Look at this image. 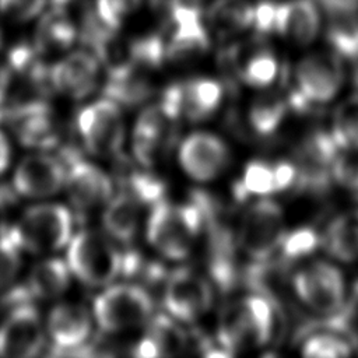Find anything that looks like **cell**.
I'll return each instance as SVG.
<instances>
[{"mask_svg": "<svg viewBox=\"0 0 358 358\" xmlns=\"http://www.w3.org/2000/svg\"><path fill=\"white\" fill-rule=\"evenodd\" d=\"M322 25V11L315 0L277 1L273 34L284 41L296 46H308L316 41Z\"/></svg>", "mask_w": 358, "mask_h": 358, "instance_id": "20", "label": "cell"}, {"mask_svg": "<svg viewBox=\"0 0 358 358\" xmlns=\"http://www.w3.org/2000/svg\"><path fill=\"white\" fill-rule=\"evenodd\" d=\"M101 66L91 50H74L49 67L50 87L70 99H85L98 87Z\"/></svg>", "mask_w": 358, "mask_h": 358, "instance_id": "15", "label": "cell"}, {"mask_svg": "<svg viewBox=\"0 0 358 358\" xmlns=\"http://www.w3.org/2000/svg\"><path fill=\"white\" fill-rule=\"evenodd\" d=\"M162 302L173 319L193 323L211 309L214 291L204 275L192 268H178L165 281Z\"/></svg>", "mask_w": 358, "mask_h": 358, "instance_id": "11", "label": "cell"}, {"mask_svg": "<svg viewBox=\"0 0 358 358\" xmlns=\"http://www.w3.org/2000/svg\"><path fill=\"white\" fill-rule=\"evenodd\" d=\"M324 21V36L343 59H358V0H315Z\"/></svg>", "mask_w": 358, "mask_h": 358, "instance_id": "19", "label": "cell"}, {"mask_svg": "<svg viewBox=\"0 0 358 358\" xmlns=\"http://www.w3.org/2000/svg\"><path fill=\"white\" fill-rule=\"evenodd\" d=\"M288 103L277 92L266 91L257 95L249 105L248 123L257 136H271L282 124Z\"/></svg>", "mask_w": 358, "mask_h": 358, "instance_id": "30", "label": "cell"}, {"mask_svg": "<svg viewBox=\"0 0 358 358\" xmlns=\"http://www.w3.org/2000/svg\"><path fill=\"white\" fill-rule=\"evenodd\" d=\"M143 1L144 0H95L94 10L108 28L119 31L140 11Z\"/></svg>", "mask_w": 358, "mask_h": 358, "instance_id": "35", "label": "cell"}, {"mask_svg": "<svg viewBox=\"0 0 358 358\" xmlns=\"http://www.w3.org/2000/svg\"><path fill=\"white\" fill-rule=\"evenodd\" d=\"M49 0H0V14L15 22H28L39 17Z\"/></svg>", "mask_w": 358, "mask_h": 358, "instance_id": "38", "label": "cell"}, {"mask_svg": "<svg viewBox=\"0 0 358 358\" xmlns=\"http://www.w3.org/2000/svg\"><path fill=\"white\" fill-rule=\"evenodd\" d=\"M46 336L42 317L32 302L15 306L7 312L0 324V355L35 357L43 350Z\"/></svg>", "mask_w": 358, "mask_h": 358, "instance_id": "13", "label": "cell"}, {"mask_svg": "<svg viewBox=\"0 0 358 358\" xmlns=\"http://www.w3.org/2000/svg\"><path fill=\"white\" fill-rule=\"evenodd\" d=\"M231 159L228 144L218 134L197 130L189 133L178 147V162L187 178L207 183L224 173Z\"/></svg>", "mask_w": 358, "mask_h": 358, "instance_id": "12", "label": "cell"}, {"mask_svg": "<svg viewBox=\"0 0 358 358\" xmlns=\"http://www.w3.org/2000/svg\"><path fill=\"white\" fill-rule=\"evenodd\" d=\"M208 31L227 39L253 28L255 4L250 0H213L204 10Z\"/></svg>", "mask_w": 358, "mask_h": 358, "instance_id": "26", "label": "cell"}, {"mask_svg": "<svg viewBox=\"0 0 358 358\" xmlns=\"http://www.w3.org/2000/svg\"><path fill=\"white\" fill-rule=\"evenodd\" d=\"M84 148L94 157H116L126 140V120L122 106L105 96L83 106L76 120Z\"/></svg>", "mask_w": 358, "mask_h": 358, "instance_id": "8", "label": "cell"}, {"mask_svg": "<svg viewBox=\"0 0 358 358\" xmlns=\"http://www.w3.org/2000/svg\"><path fill=\"white\" fill-rule=\"evenodd\" d=\"M147 331L134 345L137 357H171L182 354L187 345V336L183 323L171 315H157L147 323Z\"/></svg>", "mask_w": 358, "mask_h": 358, "instance_id": "22", "label": "cell"}, {"mask_svg": "<svg viewBox=\"0 0 358 358\" xmlns=\"http://www.w3.org/2000/svg\"><path fill=\"white\" fill-rule=\"evenodd\" d=\"M354 294H355V296L358 298V280L355 281V285H354Z\"/></svg>", "mask_w": 358, "mask_h": 358, "instance_id": "43", "label": "cell"}, {"mask_svg": "<svg viewBox=\"0 0 358 358\" xmlns=\"http://www.w3.org/2000/svg\"><path fill=\"white\" fill-rule=\"evenodd\" d=\"M354 350V343L338 331H319L308 336L302 345L301 354L308 358H343Z\"/></svg>", "mask_w": 358, "mask_h": 358, "instance_id": "33", "label": "cell"}, {"mask_svg": "<svg viewBox=\"0 0 358 358\" xmlns=\"http://www.w3.org/2000/svg\"><path fill=\"white\" fill-rule=\"evenodd\" d=\"M21 246L14 235L13 227H4L0 231V291L11 287L21 266Z\"/></svg>", "mask_w": 358, "mask_h": 358, "instance_id": "34", "label": "cell"}, {"mask_svg": "<svg viewBox=\"0 0 358 358\" xmlns=\"http://www.w3.org/2000/svg\"><path fill=\"white\" fill-rule=\"evenodd\" d=\"M222 56L232 64L238 78L250 88L267 90L280 76L278 57L259 38L246 43L231 45Z\"/></svg>", "mask_w": 358, "mask_h": 358, "instance_id": "16", "label": "cell"}, {"mask_svg": "<svg viewBox=\"0 0 358 358\" xmlns=\"http://www.w3.org/2000/svg\"><path fill=\"white\" fill-rule=\"evenodd\" d=\"M172 122L159 105H152L141 110L131 133V147L138 164L151 166L158 161L166 145L169 124Z\"/></svg>", "mask_w": 358, "mask_h": 358, "instance_id": "21", "label": "cell"}, {"mask_svg": "<svg viewBox=\"0 0 358 358\" xmlns=\"http://www.w3.org/2000/svg\"><path fill=\"white\" fill-rule=\"evenodd\" d=\"M10 119L15 136L25 145H48L56 137L53 113L42 101L21 103L10 112Z\"/></svg>", "mask_w": 358, "mask_h": 358, "instance_id": "23", "label": "cell"}, {"mask_svg": "<svg viewBox=\"0 0 358 358\" xmlns=\"http://www.w3.org/2000/svg\"><path fill=\"white\" fill-rule=\"evenodd\" d=\"M292 289L309 310L336 316L344 309L347 285L341 270L327 260H310L292 275Z\"/></svg>", "mask_w": 358, "mask_h": 358, "instance_id": "7", "label": "cell"}, {"mask_svg": "<svg viewBox=\"0 0 358 358\" xmlns=\"http://www.w3.org/2000/svg\"><path fill=\"white\" fill-rule=\"evenodd\" d=\"M203 217L194 204L158 200L145 218V238L150 246L169 260L186 259L200 234Z\"/></svg>", "mask_w": 358, "mask_h": 358, "instance_id": "1", "label": "cell"}, {"mask_svg": "<svg viewBox=\"0 0 358 358\" xmlns=\"http://www.w3.org/2000/svg\"><path fill=\"white\" fill-rule=\"evenodd\" d=\"M330 175L340 187L358 194V151L338 150L331 161Z\"/></svg>", "mask_w": 358, "mask_h": 358, "instance_id": "36", "label": "cell"}, {"mask_svg": "<svg viewBox=\"0 0 358 358\" xmlns=\"http://www.w3.org/2000/svg\"><path fill=\"white\" fill-rule=\"evenodd\" d=\"M154 302L137 284H109L95 296L92 315L98 327L109 334L138 329L152 317Z\"/></svg>", "mask_w": 358, "mask_h": 358, "instance_id": "5", "label": "cell"}, {"mask_svg": "<svg viewBox=\"0 0 358 358\" xmlns=\"http://www.w3.org/2000/svg\"><path fill=\"white\" fill-rule=\"evenodd\" d=\"M64 190L74 208L91 211L109 201L113 196V182L98 165L76 158L67 168Z\"/></svg>", "mask_w": 358, "mask_h": 358, "instance_id": "17", "label": "cell"}, {"mask_svg": "<svg viewBox=\"0 0 358 358\" xmlns=\"http://www.w3.org/2000/svg\"><path fill=\"white\" fill-rule=\"evenodd\" d=\"M182 1L183 0H148V6L157 15H159L165 21L172 10Z\"/></svg>", "mask_w": 358, "mask_h": 358, "instance_id": "40", "label": "cell"}, {"mask_svg": "<svg viewBox=\"0 0 358 358\" xmlns=\"http://www.w3.org/2000/svg\"><path fill=\"white\" fill-rule=\"evenodd\" d=\"M92 312L78 302H59L46 317V334L59 351L71 352L85 347L94 326Z\"/></svg>", "mask_w": 358, "mask_h": 358, "instance_id": "18", "label": "cell"}, {"mask_svg": "<svg viewBox=\"0 0 358 358\" xmlns=\"http://www.w3.org/2000/svg\"><path fill=\"white\" fill-rule=\"evenodd\" d=\"M11 144L8 137L0 130V175L4 173L11 162Z\"/></svg>", "mask_w": 358, "mask_h": 358, "instance_id": "41", "label": "cell"}, {"mask_svg": "<svg viewBox=\"0 0 358 358\" xmlns=\"http://www.w3.org/2000/svg\"><path fill=\"white\" fill-rule=\"evenodd\" d=\"M71 271L66 260L46 257L32 266L27 277V288L32 298L49 301L62 296L70 287Z\"/></svg>", "mask_w": 358, "mask_h": 358, "instance_id": "28", "label": "cell"}, {"mask_svg": "<svg viewBox=\"0 0 358 358\" xmlns=\"http://www.w3.org/2000/svg\"><path fill=\"white\" fill-rule=\"evenodd\" d=\"M273 305L262 295H246L228 306L221 317L218 340L228 355L266 345L274 333Z\"/></svg>", "mask_w": 358, "mask_h": 358, "instance_id": "2", "label": "cell"}, {"mask_svg": "<svg viewBox=\"0 0 358 358\" xmlns=\"http://www.w3.org/2000/svg\"><path fill=\"white\" fill-rule=\"evenodd\" d=\"M284 235L285 217L281 206L270 197H259L241 215L236 241L249 259L262 263L278 252Z\"/></svg>", "mask_w": 358, "mask_h": 358, "instance_id": "6", "label": "cell"}, {"mask_svg": "<svg viewBox=\"0 0 358 358\" xmlns=\"http://www.w3.org/2000/svg\"><path fill=\"white\" fill-rule=\"evenodd\" d=\"M352 64H354V67H352V78H354L355 87L358 88V59H355L352 62Z\"/></svg>", "mask_w": 358, "mask_h": 358, "instance_id": "42", "label": "cell"}, {"mask_svg": "<svg viewBox=\"0 0 358 358\" xmlns=\"http://www.w3.org/2000/svg\"><path fill=\"white\" fill-rule=\"evenodd\" d=\"M236 190L241 199L270 197L271 194L277 193L274 164L262 159H253L248 162Z\"/></svg>", "mask_w": 358, "mask_h": 358, "instance_id": "32", "label": "cell"}, {"mask_svg": "<svg viewBox=\"0 0 358 358\" xmlns=\"http://www.w3.org/2000/svg\"><path fill=\"white\" fill-rule=\"evenodd\" d=\"M224 99L221 83L211 77H193L169 85L161 98V109L172 119L201 122L214 115Z\"/></svg>", "mask_w": 358, "mask_h": 358, "instance_id": "10", "label": "cell"}, {"mask_svg": "<svg viewBox=\"0 0 358 358\" xmlns=\"http://www.w3.org/2000/svg\"><path fill=\"white\" fill-rule=\"evenodd\" d=\"M143 203L130 192L113 194L103 206L102 227L115 242L130 243L140 228Z\"/></svg>", "mask_w": 358, "mask_h": 358, "instance_id": "24", "label": "cell"}, {"mask_svg": "<svg viewBox=\"0 0 358 358\" xmlns=\"http://www.w3.org/2000/svg\"><path fill=\"white\" fill-rule=\"evenodd\" d=\"M67 166L57 157L35 152L24 157L15 166L13 187L18 196L45 200L64 189Z\"/></svg>", "mask_w": 358, "mask_h": 358, "instance_id": "14", "label": "cell"}, {"mask_svg": "<svg viewBox=\"0 0 358 358\" xmlns=\"http://www.w3.org/2000/svg\"><path fill=\"white\" fill-rule=\"evenodd\" d=\"M329 133L340 150L358 151V92L336 106Z\"/></svg>", "mask_w": 358, "mask_h": 358, "instance_id": "31", "label": "cell"}, {"mask_svg": "<svg viewBox=\"0 0 358 358\" xmlns=\"http://www.w3.org/2000/svg\"><path fill=\"white\" fill-rule=\"evenodd\" d=\"M77 38L78 25L67 11V6L50 4V8L41 14L34 45L45 55L69 49Z\"/></svg>", "mask_w": 358, "mask_h": 358, "instance_id": "25", "label": "cell"}, {"mask_svg": "<svg viewBox=\"0 0 358 358\" xmlns=\"http://www.w3.org/2000/svg\"><path fill=\"white\" fill-rule=\"evenodd\" d=\"M319 243H322V236H319L312 228L302 227L292 232H285L278 250L287 259H301L309 256Z\"/></svg>", "mask_w": 358, "mask_h": 358, "instance_id": "37", "label": "cell"}, {"mask_svg": "<svg viewBox=\"0 0 358 358\" xmlns=\"http://www.w3.org/2000/svg\"><path fill=\"white\" fill-rule=\"evenodd\" d=\"M343 60L333 49L315 50L301 57L294 67V98L301 105L333 101L345 81Z\"/></svg>", "mask_w": 358, "mask_h": 358, "instance_id": "9", "label": "cell"}, {"mask_svg": "<svg viewBox=\"0 0 358 358\" xmlns=\"http://www.w3.org/2000/svg\"><path fill=\"white\" fill-rule=\"evenodd\" d=\"M1 43H3V35H1V31H0V48H1Z\"/></svg>", "mask_w": 358, "mask_h": 358, "instance_id": "44", "label": "cell"}, {"mask_svg": "<svg viewBox=\"0 0 358 358\" xmlns=\"http://www.w3.org/2000/svg\"><path fill=\"white\" fill-rule=\"evenodd\" d=\"M277 0H260L255 4L253 29L259 35L273 34Z\"/></svg>", "mask_w": 358, "mask_h": 358, "instance_id": "39", "label": "cell"}, {"mask_svg": "<svg viewBox=\"0 0 358 358\" xmlns=\"http://www.w3.org/2000/svg\"><path fill=\"white\" fill-rule=\"evenodd\" d=\"M143 69L126 63L109 69L105 85L106 96L117 102L120 106H133L144 101L150 95V81L141 73Z\"/></svg>", "mask_w": 358, "mask_h": 358, "instance_id": "29", "label": "cell"}, {"mask_svg": "<svg viewBox=\"0 0 358 358\" xmlns=\"http://www.w3.org/2000/svg\"><path fill=\"white\" fill-rule=\"evenodd\" d=\"M73 213L67 206L41 201L25 208L13 229L22 250L45 255L66 248L73 238Z\"/></svg>", "mask_w": 358, "mask_h": 358, "instance_id": "4", "label": "cell"}, {"mask_svg": "<svg viewBox=\"0 0 358 358\" xmlns=\"http://www.w3.org/2000/svg\"><path fill=\"white\" fill-rule=\"evenodd\" d=\"M322 246L337 262H358V210L336 215L322 235Z\"/></svg>", "mask_w": 358, "mask_h": 358, "instance_id": "27", "label": "cell"}, {"mask_svg": "<svg viewBox=\"0 0 358 358\" xmlns=\"http://www.w3.org/2000/svg\"><path fill=\"white\" fill-rule=\"evenodd\" d=\"M124 256L105 232L84 229L67 245L66 262L73 277L92 288L112 284L123 273Z\"/></svg>", "mask_w": 358, "mask_h": 358, "instance_id": "3", "label": "cell"}]
</instances>
